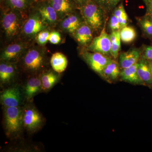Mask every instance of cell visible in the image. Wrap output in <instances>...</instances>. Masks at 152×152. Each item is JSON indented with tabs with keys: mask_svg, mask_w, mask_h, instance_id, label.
I'll return each mask as SVG.
<instances>
[{
	"mask_svg": "<svg viewBox=\"0 0 152 152\" xmlns=\"http://www.w3.org/2000/svg\"><path fill=\"white\" fill-rule=\"evenodd\" d=\"M151 88L152 89V86H151Z\"/></svg>",
	"mask_w": 152,
	"mask_h": 152,
	"instance_id": "obj_39",
	"label": "cell"
},
{
	"mask_svg": "<svg viewBox=\"0 0 152 152\" xmlns=\"http://www.w3.org/2000/svg\"><path fill=\"white\" fill-rule=\"evenodd\" d=\"M121 40L125 43H130L135 39L137 33L135 29L132 26H126L120 31Z\"/></svg>",
	"mask_w": 152,
	"mask_h": 152,
	"instance_id": "obj_27",
	"label": "cell"
},
{
	"mask_svg": "<svg viewBox=\"0 0 152 152\" xmlns=\"http://www.w3.org/2000/svg\"><path fill=\"white\" fill-rule=\"evenodd\" d=\"M59 22L61 29L72 35L83 23L84 21L82 16H80L75 12L65 17Z\"/></svg>",
	"mask_w": 152,
	"mask_h": 152,
	"instance_id": "obj_14",
	"label": "cell"
},
{
	"mask_svg": "<svg viewBox=\"0 0 152 152\" xmlns=\"http://www.w3.org/2000/svg\"><path fill=\"white\" fill-rule=\"evenodd\" d=\"M23 113L18 107H6L4 121L6 132L9 136L16 134L20 130L23 125Z\"/></svg>",
	"mask_w": 152,
	"mask_h": 152,
	"instance_id": "obj_5",
	"label": "cell"
},
{
	"mask_svg": "<svg viewBox=\"0 0 152 152\" xmlns=\"http://www.w3.org/2000/svg\"><path fill=\"white\" fill-rule=\"evenodd\" d=\"M56 12L59 21L78 9L74 0H47Z\"/></svg>",
	"mask_w": 152,
	"mask_h": 152,
	"instance_id": "obj_10",
	"label": "cell"
},
{
	"mask_svg": "<svg viewBox=\"0 0 152 152\" xmlns=\"http://www.w3.org/2000/svg\"><path fill=\"white\" fill-rule=\"evenodd\" d=\"M140 49L133 48L120 54L119 64L122 69H126L137 64L142 56Z\"/></svg>",
	"mask_w": 152,
	"mask_h": 152,
	"instance_id": "obj_15",
	"label": "cell"
},
{
	"mask_svg": "<svg viewBox=\"0 0 152 152\" xmlns=\"http://www.w3.org/2000/svg\"><path fill=\"white\" fill-rule=\"evenodd\" d=\"M49 27L40 15L32 7L24 23L20 37L22 40L29 42L35 39L38 34Z\"/></svg>",
	"mask_w": 152,
	"mask_h": 152,
	"instance_id": "obj_3",
	"label": "cell"
},
{
	"mask_svg": "<svg viewBox=\"0 0 152 152\" xmlns=\"http://www.w3.org/2000/svg\"><path fill=\"white\" fill-rule=\"evenodd\" d=\"M142 57L148 61H152V46L145 47L142 53Z\"/></svg>",
	"mask_w": 152,
	"mask_h": 152,
	"instance_id": "obj_32",
	"label": "cell"
},
{
	"mask_svg": "<svg viewBox=\"0 0 152 152\" xmlns=\"http://www.w3.org/2000/svg\"><path fill=\"white\" fill-rule=\"evenodd\" d=\"M36 0H3L2 9H13L24 12H28Z\"/></svg>",
	"mask_w": 152,
	"mask_h": 152,
	"instance_id": "obj_16",
	"label": "cell"
},
{
	"mask_svg": "<svg viewBox=\"0 0 152 152\" xmlns=\"http://www.w3.org/2000/svg\"><path fill=\"white\" fill-rule=\"evenodd\" d=\"M145 2V4H146L147 2H148V1H150V0H143Z\"/></svg>",
	"mask_w": 152,
	"mask_h": 152,
	"instance_id": "obj_36",
	"label": "cell"
},
{
	"mask_svg": "<svg viewBox=\"0 0 152 152\" xmlns=\"http://www.w3.org/2000/svg\"><path fill=\"white\" fill-rule=\"evenodd\" d=\"M50 63L54 71L57 73H61L66 69L68 61L66 57L64 54L57 52L52 55Z\"/></svg>",
	"mask_w": 152,
	"mask_h": 152,
	"instance_id": "obj_19",
	"label": "cell"
},
{
	"mask_svg": "<svg viewBox=\"0 0 152 152\" xmlns=\"http://www.w3.org/2000/svg\"><path fill=\"white\" fill-rule=\"evenodd\" d=\"M81 55L91 69L101 76L104 69L113 60L108 56L89 51L85 49L82 50Z\"/></svg>",
	"mask_w": 152,
	"mask_h": 152,
	"instance_id": "obj_7",
	"label": "cell"
},
{
	"mask_svg": "<svg viewBox=\"0 0 152 152\" xmlns=\"http://www.w3.org/2000/svg\"><path fill=\"white\" fill-rule=\"evenodd\" d=\"M23 123L24 126L27 129L33 132L40 126L42 123V118L36 109L29 107L23 111Z\"/></svg>",
	"mask_w": 152,
	"mask_h": 152,
	"instance_id": "obj_11",
	"label": "cell"
},
{
	"mask_svg": "<svg viewBox=\"0 0 152 152\" xmlns=\"http://www.w3.org/2000/svg\"><path fill=\"white\" fill-rule=\"evenodd\" d=\"M32 7L37 11L49 27H54L59 22L56 12L47 0L36 1Z\"/></svg>",
	"mask_w": 152,
	"mask_h": 152,
	"instance_id": "obj_8",
	"label": "cell"
},
{
	"mask_svg": "<svg viewBox=\"0 0 152 152\" xmlns=\"http://www.w3.org/2000/svg\"><path fill=\"white\" fill-rule=\"evenodd\" d=\"M61 41V37L59 32L56 31H51L49 37V42L53 45H58Z\"/></svg>",
	"mask_w": 152,
	"mask_h": 152,
	"instance_id": "obj_31",
	"label": "cell"
},
{
	"mask_svg": "<svg viewBox=\"0 0 152 152\" xmlns=\"http://www.w3.org/2000/svg\"><path fill=\"white\" fill-rule=\"evenodd\" d=\"M93 32L91 28L84 22L72 35L79 45L86 49L94 39Z\"/></svg>",
	"mask_w": 152,
	"mask_h": 152,
	"instance_id": "obj_12",
	"label": "cell"
},
{
	"mask_svg": "<svg viewBox=\"0 0 152 152\" xmlns=\"http://www.w3.org/2000/svg\"><path fill=\"white\" fill-rule=\"evenodd\" d=\"M27 17L26 13L18 10L2 9L1 17V29L7 40L14 42L20 37Z\"/></svg>",
	"mask_w": 152,
	"mask_h": 152,
	"instance_id": "obj_1",
	"label": "cell"
},
{
	"mask_svg": "<svg viewBox=\"0 0 152 152\" xmlns=\"http://www.w3.org/2000/svg\"><path fill=\"white\" fill-rule=\"evenodd\" d=\"M145 4L147 7L146 13L145 15L152 18V0H150Z\"/></svg>",
	"mask_w": 152,
	"mask_h": 152,
	"instance_id": "obj_33",
	"label": "cell"
},
{
	"mask_svg": "<svg viewBox=\"0 0 152 152\" xmlns=\"http://www.w3.org/2000/svg\"><path fill=\"white\" fill-rule=\"evenodd\" d=\"M137 72L145 86H152L151 76L148 61L142 56L138 62Z\"/></svg>",
	"mask_w": 152,
	"mask_h": 152,
	"instance_id": "obj_18",
	"label": "cell"
},
{
	"mask_svg": "<svg viewBox=\"0 0 152 152\" xmlns=\"http://www.w3.org/2000/svg\"><path fill=\"white\" fill-rule=\"evenodd\" d=\"M114 14L118 19L122 28L128 26L129 23V17L126 12L123 3H120L113 10Z\"/></svg>",
	"mask_w": 152,
	"mask_h": 152,
	"instance_id": "obj_26",
	"label": "cell"
},
{
	"mask_svg": "<svg viewBox=\"0 0 152 152\" xmlns=\"http://www.w3.org/2000/svg\"><path fill=\"white\" fill-rule=\"evenodd\" d=\"M137 67L138 63L129 67L122 69L120 76L121 79L133 84L145 85L139 77Z\"/></svg>",
	"mask_w": 152,
	"mask_h": 152,
	"instance_id": "obj_17",
	"label": "cell"
},
{
	"mask_svg": "<svg viewBox=\"0 0 152 152\" xmlns=\"http://www.w3.org/2000/svg\"><path fill=\"white\" fill-rule=\"evenodd\" d=\"M103 9L106 14L113 11L121 0H92Z\"/></svg>",
	"mask_w": 152,
	"mask_h": 152,
	"instance_id": "obj_28",
	"label": "cell"
},
{
	"mask_svg": "<svg viewBox=\"0 0 152 152\" xmlns=\"http://www.w3.org/2000/svg\"><path fill=\"white\" fill-rule=\"evenodd\" d=\"M148 61L150 71H151V80L152 81V61Z\"/></svg>",
	"mask_w": 152,
	"mask_h": 152,
	"instance_id": "obj_35",
	"label": "cell"
},
{
	"mask_svg": "<svg viewBox=\"0 0 152 152\" xmlns=\"http://www.w3.org/2000/svg\"><path fill=\"white\" fill-rule=\"evenodd\" d=\"M120 31H113L110 35L111 42L110 55L115 59L118 56L119 53L121 50V39Z\"/></svg>",
	"mask_w": 152,
	"mask_h": 152,
	"instance_id": "obj_24",
	"label": "cell"
},
{
	"mask_svg": "<svg viewBox=\"0 0 152 152\" xmlns=\"http://www.w3.org/2000/svg\"><path fill=\"white\" fill-rule=\"evenodd\" d=\"M36 1H44V0H36Z\"/></svg>",
	"mask_w": 152,
	"mask_h": 152,
	"instance_id": "obj_37",
	"label": "cell"
},
{
	"mask_svg": "<svg viewBox=\"0 0 152 152\" xmlns=\"http://www.w3.org/2000/svg\"><path fill=\"white\" fill-rule=\"evenodd\" d=\"M108 26L112 31H120L122 29L118 19L114 14L112 13L108 23Z\"/></svg>",
	"mask_w": 152,
	"mask_h": 152,
	"instance_id": "obj_30",
	"label": "cell"
},
{
	"mask_svg": "<svg viewBox=\"0 0 152 152\" xmlns=\"http://www.w3.org/2000/svg\"><path fill=\"white\" fill-rule=\"evenodd\" d=\"M120 68L119 64L113 60L104 69L102 77L109 81L115 80L120 76Z\"/></svg>",
	"mask_w": 152,
	"mask_h": 152,
	"instance_id": "obj_21",
	"label": "cell"
},
{
	"mask_svg": "<svg viewBox=\"0 0 152 152\" xmlns=\"http://www.w3.org/2000/svg\"><path fill=\"white\" fill-rule=\"evenodd\" d=\"M50 31L48 28L41 31L38 34L35 40L39 46L44 47L46 45L48 42H49V35Z\"/></svg>",
	"mask_w": 152,
	"mask_h": 152,
	"instance_id": "obj_29",
	"label": "cell"
},
{
	"mask_svg": "<svg viewBox=\"0 0 152 152\" xmlns=\"http://www.w3.org/2000/svg\"><path fill=\"white\" fill-rule=\"evenodd\" d=\"M42 46H30L21 58L26 70L32 72L42 69L45 63V53Z\"/></svg>",
	"mask_w": 152,
	"mask_h": 152,
	"instance_id": "obj_4",
	"label": "cell"
},
{
	"mask_svg": "<svg viewBox=\"0 0 152 152\" xmlns=\"http://www.w3.org/2000/svg\"><path fill=\"white\" fill-rule=\"evenodd\" d=\"M3 0H1V3L3 1Z\"/></svg>",
	"mask_w": 152,
	"mask_h": 152,
	"instance_id": "obj_38",
	"label": "cell"
},
{
	"mask_svg": "<svg viewBox=\"0 0 152 152\" xmlns=\"http://www.w3.org/2000/svg\"><path fill=\"white\" fill-rule=\"evenodd\" d=\"M111 42L110 35L106 32L104 26L99 35L94 38L86 50L90 52L100 53L108 56L110 55Z\"/></svg>",
	"mask_w": 152,
	"mask_h": 152,
	"instance_id": "obj_9",
	"label": "cell"
},
{
	"mask_svg": "<svg viewBox=\"0 0 152 152\" xmlns=\"http://www.w3.org/2000/svg\"><path fill=\"white\" fill-rule=\"evenodd\" d=\"M88 0H74L78 8H80L82 6L85 4Z\"/></svg>",
	"mask_w": 152,
	"mask_h": 152,
	"instance_id": "obj_34",
	"label": "cell"
},
{
	"mask_svg": "<svg viewBox=\"0 0 152 152\" xmlns=\"http://www.w3.org/2000/svg\"><path fill=\"white\" fill-rule=\"evenodd\" d=\"M21 100L20 92L18 87L9 88L1 94V102L6 107H18L20 103Z\"/></svg>",
	"mask_w": 152,
	"mask_h": 152,
	"instance_id": "obj_13",
	"label": "cell"
},
{
	"mask_svg": "<svg viewBox=\"0 0 152 152\" xmlns=\"http://www.w3.org/2000/svg\"><path fill=\"white\" fill-rule=\"evenodd\" d=\"M42 88L41 79L37 77L31 78L28 80L26 85L24 94L28 100L34 97Z\"/></svg>",
	"mask_w": 152,
	"mask_h": 152,
	"instance_id": "obj_20",
	"label": "cell"
},
{
	"mask_svg": "<svg viewBox=\"0 0 152 152\" xmlns=\"http://www.w3.org/2000/svg\"><path fill=\"white\" fill-rule=\"evenodd\" d=\"M14 63L1 61L0 64V80L1 83H8L13 77L15 73Z\"/></svg>",
	"mask_w": 152,
	"mask_h": 152,
	"instance_id": "obj_22",
	"label": "cell"
},
{
	"mask_svg": "<svg viewBox=\"0 0 152 152\" xmlns=\"http://www.w3.org/2000/svg\"><path fill=\"white\" fill-rule=\"evenodd\" d=\"M56 72L50 71L45 73L41 77L42 88L48 90L53 88L58 80V75Z\"/></svg>",
	"mask_w": 152,
	"mask_h": 152,
	"instance_id": "obj_23",
	"label": "cell"
},
{
	"mask_svg": "<svg viewBox=\"0 0 152 152\" xmlns=\"http://www.w3.org/2000/svg\"><path fill=\"white\" fill-rule=\"evenodd\" d=\"M136 19L144 34L148 37L152 38V18L145 15Z\"/></svg>",
	"mask_w": 152,
	"mask_h": 152,
	"instance_id": "obj_25",
	"label": "cell"
},
{
	"mask_svg": "<svg viewBox=\"0 0 152 152\" xmlns=\"http://www.w3.org/2000/svg\"><path fill=\"white\" fill-rule=\"evenodd\" d=\"M84 22L91 28L93 31H102L104 23V14L103 9L92 0H88L79 8Z\"/></svg>",
	"mask_w": 152,
	"mask_h": 152,
	"instance_id": "obj_2",
	"label": "cell"
},
{
	"mask_svg": "<svg viewBox=\"0 0 152 152\" xmlns=\"http://www.w3.org/2000/svg\"><path fill=\"white\" fill-rule=\"evenodd\" d=\"M29 42L24 40L13 42L3 49L1 54V61L5 62L14 63L23 55L30 46Z\"/></svg>",
	"mask_w": 152,
	"mask_h": 152,
	"instance_id": "obj_6",
	"label": "cell"
}]
</instances>
